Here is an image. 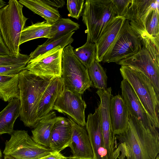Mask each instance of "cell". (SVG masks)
Listing matches in <instances>:
<instances>
[{
  "label": "cell",
  "instance_id": "obj_39",
  "mask_svg": "<svg viewBox=\"0 0 159 159\" xmlns=\"http://www.w3.org/2000/svg\"><path fill=\"white\" fill-rule=\"evenodd\" d=\"M6 5V3L5 2L2 0H0V9Z\"/></svg>",
  "mask_w": 159,
  "mask_h": 159
},
{
  "label": "cell",
  "instance_id": "obj_42",
  "mask_svg": "<svg viewBox=\"0 0 159 159\" xmlns=\"http://www.w3.org/2000/svg\"><path fill=\"white\" fill-rule=\"evenodd\" d=\"M155 159H159V155L158 154L156 157Z\"/></svg>",
  "mask_w": 159,
  "mask_h": 159
},
{
  "label": "cell",
  "instance_id": "obj_28",
  "mask_svg": "<svg viewBox=\"0 0 159 159\" xmlns=\"http://www.w3.org/2000/svg\"><path fill=\"white\" fill-rule=\"evenodd\" d=\"M90 79L94 87L98 89L107 88V77L103 68L96 60L87 69Z\"/></svg>",
  "mask_w": 159,
  "mask_h": 159
},
{
  "label": "cell",
  "instance_id": "obj_6",
  "mask_svg": "<svg viewBox=\"0 0 159 159\" xmlns=\"http://www.w3.org/2000/svg\"><path fill=\"white\" fill-rule=\"evenodd\" d=\"M70 44L62 50L61 78L63 88L82 94L93 84L87 69L77 58Z\"/></svg>",
  "mask_w": 159,
  "mask_h": 159
},
{
  "label": "cell",
  "instance_id": "obj_36",
  "mask_svg": "<svg viewBox=\"0 0 159 159\" xmlns=\"http://www.w3.org/2000/svg\"><path fill=\"white\" fill-rule=\"evenodd\" d=\"M39 159H68L60 152L52 151L48 154L42 157Z\"/></svg>",
  "mask_w": 159,
  "mask_h": 159
},
{
  "label": "cell",
  "instance_id": "obj_1",
  "mask_svg": "<svg viewBox=\"0 0 159 159\" xmlns=\"http://www.w3.org/2000/svg\"><path fill=\"white\" fill-rule=\"evenodd\" d=\"M116 139L112 159H155L159 153V132L146 129L130 115L126 130Z\"/></svg>",
  "mask_w": 159,
  "mask_h": 159
},
{
  "label": "cell",
  "instance_id": "obj_19",
  "mask_svg": "<svg viewBox=\"0 0 159 159\" xmlns=\"http://www.w3.org/2000/svg\"><path fill=\"white\" fill-rule=\"evenodd\" d=\"M72 134V126L69 119L61 117L53 125L49 148L60 152L69 146Z\"/></svg>",
  "mask_w": 159,
  "mask_h": 159
},
{
  "label": "cell",
  "instance_id": "obj_4",
  "mask_svg": "<svg viewBox=\"0 0 159 159\" xmlns=\"http://www.w3.org/2000/svg\"><path fill=\"white\" fill-rule=\"evenodd\" d=\"M121 66L120 70L123 79L132 87L156 127L159 129V95L144 75L130 66Z\"/></svg>",
  "mask_w": 159,
  "mask_h": 159
},
{
  "label": "cell",
  "instance_id": "obj_5",
  "mask_svg": "<svg viewBox=\"0 0 159 159\" xmlns=\"http://www.w3.org/2000/svg\"><path fill=\"white\" fill-rule=\"evenodd\" d=\"M86 26L87 42L95 43L112 19L117 16L111 0H87L82 15Z\"/></svg>",
  "mask_w": 159,
  "mask_h": 159
},
{
  "label": "cell",
  "instance_id": "obj_29",
  "mask_svg": "<svg viewBox=\"0 0 159 159\" xmlns=\"http://www.w3.org/2000/svg\"><path fill=\"white\" fill-rule=\"evenodd\" d=\"M73 52L77 58L87 69L95 60L96 47L94 43L86 42L81 47L73 50Z\"/></svg>",
  "mask_w": 159,
  "mask_h": 159
},
{
  "label": "cell",
  "instance_id": "obj_9",
  "mask_svg": "<svg viewBox=\"0 0 159 159\" xmlns=\"http://www.w3.org/2000/svg\"><path fill=\"white\" fill-rule=\"evenodd\" d=\"M63 49L58 46L30 59L24 70L41 77H61Z\"/></svg>",
  "mask_w": 159,
  "mask_h": 159
},
{
  "label": "cell",
  "instance_id": "obj_18",
  "mask_svg": "<svg viewBox=\"0 0 159 159\" xmlns=\"http://www.w3.org/2000/svg\"><path fill=\"white\" fill-rule=\"evenodd\" d=\"M109 114L111 127L115 135L126 130L130 114L122 97L118 94L111 97L109 103Z\"/></svg>",
  "mask_w": 159,
  "mask_h": 159
},
{
  "label": "cell",
  "instance_id": "obj_40",
  "mask_svg": "<svg viewBox=\"0 0 159 159\" xmlns=\"http://www.w3.org/2000/svg\"><path fill=\"white\" fill-rule=\"evenodd\" d=\"M4 159H16L13 157L9 155H5Z\"/></svg>",
  "mask_w": 159,
  "mask_h": 159
},
{
  "label": "cell",
  "instance_id": "obj_25",
  "mask_svg": "<svg viewBox=\"0 0 159 159\" xmlns=\"http://www.w3.org/2000/svg\"><path fill=\"white\" fill-rule=\"evenodd\" d=\"M52 24L46 21L37 22L24 28L21 32L20 45L28 41L41 38H47L49 34Z\"/></svg>",
  "mask_w": 159,
  "mask_h": 159
},
{
  "label": "cell",
  "instance_id": "obj_2",
  "mask_svg": "<svg viewBox=\"0 0 159 159\" xmlns=\"http://www.w3.org/2000/svg\"><path fill=\"white\" fill-rule=\"evenodd\" d=\"M18 75L20 119L25 126L34 128L39 121L37 110L41 97L55 77H41L26 70Z\"/></svg>",
  "mask_w": 159,
  "mask_h": 159
},
{
  "label": "cell",
  "instance_id": "obj_41",
  "mask_svg": "<svg viewBox=\"0 0 159 159\" xmlns=\"http://www.w3.org/2000/svg\"><path fill=\"white\" fill-rule=\"evenodd\" d=\"M2 153L1 151L0 150V158L2 157Z\"/></svg>",
  "mask_w": 159,
  "mask_h": 159
},
{
  "label": "cell",
  "instance_id": "obj_33",
  "mask_svg": "<svg viewBox=\"0 0 159 159\" xmlns=\"http://www.w3.org/2000/svg\"><path fill=\"white\" fill-rule=\"evenodd\" d=\"M30 60L29 55L20 54L18 57L10 55L0 56V66L22 62L28 63Z\"/></svg>",
  "mask_w": 159,
  "mask_h": 159
},
{
  "label": "cell",
  "instance_id": "obj_27",
  "mask_svg": "<svg viewBox=\"0 0 159 159\" xmlns=\"http://www.w3.org/2000/svg\"><path fill=\"white\" fill-rule=\"evenodd\" d=\"M74 33V31L70 32L48 43H43L39 45L29 55L30 59L34 58L39 55L58 46H61L64 48L67 46L71 44L74 41L72 36Z\"/></svg>",
  "mask_w": 159,
  "mask_h": 159
},
{
  "label": "cell",
  "instance_id": "obj_17",
  "mask_svg": "<svg viewBox=\"0 0 159 159\" xmlns=\"http://www.w3.org/2000/svg\"><path fill=\"white\" fill-rule=\"evenodd\" d=\"M125 19L116 16L107 24L94 43L96 47L95 60L98 62L102 59L117 37Z\"/></svg>",
  "mask_w": 159,
  "mask_h": 159
},
{
  "label": "cell",
  "instance_id": "obj_37",
  "mask_svg": "<svg viewBox=\"0 0 159 159\" xmlns=\"http://www.w3.org/2000/svg\"><path fill=\"white\" fill-rule=\"evenodd\" d=\"M43 0L45 3L57 10L63 7L65 3V1L62 0Z\"/></svg>",
  "mask_w": 159,
  "mask_h": 159
},
{
  "label": "cell",
  "instance_id": "obj_30",
  "mask_svg": "<svg viewBox=\"0 0 159 159\" xmlns=\"http://www.w3.org/2000/svg\"><path fill=\"white\" fill-rule=\"evenodd\" d=\"M140 38L143 47L159 65V35L153 36L145 33L142 35Z\"/></svg>",
  "mask_w": 159,
  "mask_h": 159
},
{
  "label": "cell",
  "instance_id": "obj_12",
  "mask_svg": "<svg viewBox=\"0 0 159 159\" xmlns=\"http://www.w3.org/2000/svg\"><path fill=\"white\" fill-rule=\"evenodd\" d=\"M111 87L106 90L98 89L96 92L99 96L100 102L98 108L100 114L102 136L105 149L109 159H112L115 145L116 142L112 129L109 114V103L111 97Z\"/></svg>",
  "mask_w": 159,
  "mask_h": 159
},
{
  "label": "cell",
  "instance_id": "obj_21",
  "mask_svg": "<svg viewBox=\"0 0 159 159\" xmlns=\"http://www.w3.org/2000/svg\"><path fill=\"white\" fill-rule=\"evenodd\" d=\"M61 117L57 116L55 112L52 111L39 120L32 130V139L37 143L49 148L53 125Z\"/></svg>",
  "mask_w": 159,
  "mask_h": 159
},
{
  "label": "cell",
  "instance_id": "obj_15",
  "mask_svg": "<svg viewBox=\"0 0 159 159\" xmlns=\"http://www.w3.org/2000/svg\"><path fill=\"white\" fill-rule=\"evenodd\" d=\"M68 118L72 126V134L69 147L72 155L69 159H93V151L86 129L76 123L69 116Z\"/></svg>",
  "mask_w": 159,
  "mask_h": 159
},
{
  "label": "cell",
  "instance_id": "obj_11",
  "mask_svg": "<svg viewBox=\"0 0 159 159\" xmlns=\"http://www.w3.org/2000/svg\"><path fill=\"white\" fill-rule=\"evenodd\" d=\"M116 64L130 66L142 73L149 79L159 95V65L143 48L134 55Z\"/></svg>",
  "mask_w": 159,
  "mask_h": 159
},
{
  "label": "cell",
  "instance_id": "obj_22",
  "mask_svg": "<svg viewBox=\"0 0 159 159\" xmlns=\"http://www.w3.org/2000/svg\"><path fill=\"white\" fill-rule=\"evenodd\" d=\"M20 99L14 98L9 101L7 105L0 112V135L11 134L16 119L20 116Z\"/></svg>",
  "mask_w": 159,
  "mask_h": 159
},
{
  "label": "cell",
  "instance_id": "obj_43",
  "mask_svg": "<svg viewBox=\"0 0 159 159\" xmlns=\"http://www.w3.org/2000/svg\"></svg>",
  "mask_w": 159,
  "mask_h": 159
},
{
  "label": "cell",
  "instance_id": "obj_31",
  "mask_svg": "<svg viewBox=\"0 0 159 159\" xmlns=\"http://www.w3.org/2000/svg\"><path fill=\"white\" fill-rule=\"evenodd\" d=\"M159 8L152 9L149 12L145 21V34L153 36L159 35Z\"/></svg>",
  "mask_w": 159,
  "mask_h": 159
},
{
  "label": "cell",
  "instance_id": "obj_24",
  "mask_svg": "<svg viewBox=\"0 0 159 159\" xmlns=\"http://www.w3.org/2000/svg\"><path fill=\"white\" fill-rule=\"evenodd\" d=\"M18 74L0 75V98L5 102L14 98H19Z\"/></svg>",
  "mask_w": 159,
  "mask_h": 159
},
{
  "label": "cell",
  "instance_id": "obj_23",
  "mask_svg": "<svg viewBox=\"0 0 159 159\" xmlns=\"http://www.w3.org/2000/svg\"><path fill=\"white\" fill-rule=\"evenodd\" d=\"M19 2L34 13L43 18L52 24L61 18L58 10L45 3L43 0H19Z\"/></svg>",
  "mask_w": 159,
  "mask_h": 159
},
{
  "label": "cell",
  "instance_id": "obj_8",
  "mask_svg": "<svg viewBox=\"0 0 159 159\" xmlns=\"http://www.w3.org/2000/svg\"><path fill=\"white\" fill-rule=\"evenodd\" d=\"M52 150L35 143L25 130H14L5 143L3 153L16 159H39Z\"/></svg>",
  "mask_w": 159,
  "mask_h": 159
},
{
  "label": "cell",
  "instance_id": "obj_38",
  "mask_svg": "<svg viewBox=\"0 0 159 159\" xmlns=\"http://www.w3.org/2000/svg\"><path fill=\"white\" fill-rule=\"evenodd\" d=\"M10 55V51L4 42L0 31V56H5Z\"/></svg>",
  "mask_w": 159,
  "mask_h": 159
},
{
  "label": "cell",
  "instance_id": "obj_26",
  "mask_svg": "<svg viewBox=\"0 0 159 159\" xmlns=\"http://www.w3.org/2000/svg\"><path fill=\"white\" fill-rule=\"evenodd\" d=\"M80 28V25L69 18H60L52 24L49 34L47 40L44 43H48L62 36L77 30Z\"/></svg>",
  "mask_w": 159,
  "mask_h": 159
},
{
  "label": "cell",
  "instance_id": "obj_10",
  "mask_svg": "<svg viewBox=\"0 0 159 159\" xmlns=\"http://www.w3.org/2000/svg\"><path fill=\"white\" fill-rule=\"evenodd\" d=\"M86 108V104L81 94L63 88L52 110L67 114L78 125L84 127L86 122L84 112Z\"/></svg>",
  "mask_w": 159,
  "mask_h": 159
},
{
  "label": "cell",
  "instance_id": "obj_20",
  "mask_svg": "<svg viewBox=\"0 0 159 159\" xmlns=\"http://www.w3.org/2000/svg\"><path fill=\"white\" fill-rule=\"evenodd\" d=\"M63 84L61 77L55 78L43 92L37 110L39 120L44 118L52 110L57 99L61 94Z\"/></svg>",
  "mask_w": 159,
  "mask_h": 159
},
{
  "label": "cell",
  "instance_id": "obj_16",
  "mask_svg": "<svg viewBox=\"0 0 159 159\" xmlns=\"http://www.w3.org/2000/svg\"><path fill=\"white\" fill-rule=\"evenodd\" d=\"M95 159H109L105 148L101 119L98 108L94 113L88 115L85 125Z\"/></svg>",
  "mask_w": 159,
  "mask_h": 159
},
{
  "label": "cell",
  "instance_id": "obj_35",
  "mask_svg": "<svg viewBox=\"0 0 159 159\" xmlns=\"http://www.w3.org/2000/svg\"><path fill=\"white\" fill-rule=\"evenodd\" d=\"M132 1V0H111L116 16L124 17Z\"/></svg>",
  "mask_w": 159,
  "mask_h": 159
},
{
  "label": "cell",
  "instance_id": "obj_34",
  "mask_svg": "<svg viewBox=\"0 0 159 159\" xmlns=\"http://www.w3.org/2000/svg\"><path fill=\"white\" fill-rule=\"evenodd\" d=\"M28 63L25 62L1 66H0V75H9L18 74L24 69Z\"/></svg>",
  "mask_w": 159,
  "mask_h": 159
},
{
  "label": "cell",
  "instance_id": "obj_14",
  "mask_svg": "<svg viewBox=\"0 0 159 159\" xmlns=\"http://www.w3.org/2000/svg\"><path fill=\"white\" fill-rule=\"evenodd\" d=\"M122 97L128 107L129 114L136 118L146 129L158 132L153 121L147 113L132 87L125 80L120 84Z\"/></svg>",
  "mask_w": 159,
  "mask_h": 159
},
{
  "label": "cell",
  "instance_id": "obj_32",
  "mask_svg": "<svg viewBox=\"0 0 159 159\" xmlns=\"http://www.w3.org/2000/svg\"><path fill=\"white\" fill-rule=\"evenodd\" d=\"M84 3V0H67V8L69 12L68 16L78 20L82 15Z\"/></svg>",
  "mask_w": 159,
  "mask_h": 159
},
{
  "label": "cell",
  "instance_id": "obj_7",
  "mask_svg": "<svg viewBox=\"0 0 159 159\" xmlns=\"http://www.w3.org/2000/svg\"><path fill=\"white\" fill-rule=\"evenodd\" d=\"M140 38L131 28L125 20L117 37L104 56L102 61L115 62L129 57L141 50Z\"/></svg>",
  "mask_w": 159,
  "mask_h": 159
},
{
  "label": "cell",
  "instance_id": "obj_13",
  "mask_svg": "<svg viewBox=\"0 0 159 159\" xmlns=\"http://www.w3.org/2000/svg\"><path fill=\"white\" fill-rule=\"evenodd\" d=\"M159 5L157 0H132L124 17L140 38L145 33L144 22L148 14L152 9L159 8Z\"/></svg>",
  "mask_w": 159,
  "mask_h": 159
},
{
  "label": "cell",
  "instance_id": "obj_3",
  "mask_svg": "<svg viewBox=\"0 0 159 159\" xmlns=\"http://www.w3.org/2000/svg\"><path fill=\"white\" fill-rule=\"evenodd\" d=\"M23 6L16 0H10L0 9V31L10 54L18 57L22 31L28 18L23 12Z\"/></svg>",
  "mask_w": 159,
  "mask_h": 159
}]
</instances>
